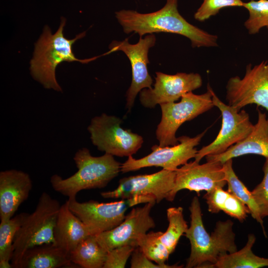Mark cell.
<instances>
[{
    "mask_svg": "<svg viewBox=\"0 0 268 268\" xmlns=\"http://www.w3.org/2000/svg\"><path fill=\"white\" fill-rule=\"evenodd\" d=\"M116 17L126 34L134 32L142 37L146 34L167 32L188 38L194 48L218 45L216 35L190 24L180 14L178 0H166L162 8L153 12L123 9L116 12Z\"/></svg>",
    "mask_w": 268,
    "mask_h": 268,
    "instance_id": "6da1fadb",
    "label": "cell"
},
{
    "mask_svg": "<svg viewBox=\"0 0 268 268\" xmlns=\"http://www.w3.org/2000/svg\"><path fill=\"white\" fill-rule=\"evenodd\" d=\"M189 210L190 226L184 234L190 241L191 253L186 268H212L220 257L237 250L231 220L218 221L209 234L203 225L198 197L193 198Z\"/></svg>",
    "mask_w": 268,
    "mask_h": 268,
    "instance_id": "7a4b0ae2",
    "label": "cell"
},
{
    "mask_svg": "<svg viewBox=\"0 0 268 268\" xmlns=\"http://www.w3.org/2000/svg\"><path fill=\"white\" fill-rule=\"evenodd\" d=\"M73 160L77 168L75 173L66 179L58 174L50 178L53 189L68 199L75 198L82 190L106 187L121 171V164L114 156L105 153L93 156L85 147L76 151Z\"/></svg>",
    "mask_w": 268,
    "mask_h": 268,
    "instance_id": "3957f363",
    "label": "cell"
},
{
    "mask_svg": "<svg viewBox=\"0 0 268 268\" xmlns=\"http://www.w3.org/2000/svg\"><path fill=\"white\" fill-rule=\"evenodd\" d=\"M66 19L62 18L57 32L52 34L48 26H45L43 32L36 42L33 57L30 62L31 74L36 80L47 89L62 91V89L56 78V68L63 62H79L87 63L96 58L79 60L74 55L72 50L73 44L83 37L85 32L77 35L72 40L66 39L63 34Z\"/></svg>",
    "mask_w": 268,
    "mask_h": 268,
    "instance_id": "277c9868",
    "label": "cell"
},
{
    "mask_svg": "<svg viewBox=\"0 0 268 268\" xmlns=\"http://www.w3.org/2000/svg\"><path fill=\"white\" fill-rule=\"evenodd\" d=\"M61 205L49 194L41 195L35 210L27 213L17 232L13 244L11 263L16 268L29 249L55 243L54 230Z\"/></svg>",
    "mask_w": 268,
    "mask_h": 268,
    "instance_id": "5b68a950",
    "label": "cell"
},
{
    "mask_svg": "<svg viewBox=\"0 0 268 268\" xmlns=\"http://www.w3.org/2000/svg\"><path fill=\"white\" fill-rule=\"evenodd\" d=\"M210 89L208 85L207 91L203 94L197 95L190 92L182 96L179 102L160 105L161 119L156 131L160 146L178 144L176 133L179 128L185 122L194 119L214 106Z\"/></svg>",
    "mask_w": 268,
    "mask_h": 268,
    "instance_id": "8992f818",
    "label": "cell"
},
{
    "mask_svg": "<svg viewBox=\"0 0 268 268\" xmlns=\"http://www.w3.org/2000/svg\"><path fill=\"white\" fill-rule=\"evenodd\" d=\"M155 201L150 195L135 196L108 203L94 201L78 202L75 198L67 200L69 208L96 235L110 230L119 225L126 217L129 208L140 203Z\"/></svg>",
    "mask_w": 268,
    "mask_h": 268,
    "instance_id": "52a82bcc",
    "label": "cell"
},
{
    "mask_svg": "<svg viewBox=\"0 0 268 268\" xmlns=\"http://www.w3.org/2000/svg\"><path fill=\"white\" fill-rule=\"evenodd\" d=\"M121 119L103 113L93 118L87 130L92 144L105 153L119 157L132 156L141 148L142 137L122 128Z\"/></svg>",
    "mask_w": 268,
    "mask_h": 268,
    "instance_id": "ba28073f",
    "label": "cell"
},
{
    "mask_svg": "<svg viewBox=\"0 0 268 268\" xmlns=\"http://www.w3.org/2000/svg\"><path fill=\"white\" fill-rule=\"evenodd\" d=\"M210 90L213 105L219 109L221 113V127L212 142L198 150L195 160L198 162L207 155L224 152L246 138L254 126L245 111H239L234 107L225 104L216 96L211 88Z\"/></svg>",
    "mask_w": 268,
    "mask_h": 268,
    "instance_id": "9c48e42d",
    "label": "cell"
},
{
    "mask_svg": "<svg viewBox=\"0 0 268 268\" xmlns=\"http://www.w3.org/2000/svg\"><path fill=\"white\" fill-rule=\"evenodd\" d=\"M226 89L229 105L240 111L255 104L268 112V61H262L253 67L247 65L244 76L230 78Z\"/></svg>",
    "mask_w": 268,
    "mask_h": 268,
    "instance_id": "30bf717a",
    "label": "cell"
},
{
    "mask_svg": "<svg viewBox=\"0 0 268 268\" xmlns=\"http://www.w3.org/2000/svg\"><path fill=\"white\" fill-rule=\"evenodd\" d=\"M204 131L197 136L191 137L181 136L177 137L179 143L173 146H160L153 145L152 152L146 156L136 159L132 156L121 164V171L126 173L134 171L147 167H160L163 169L176 171L180 165L195 158L198 152L196 146L204 135Z\"/></svg>",
    "mask_w": 268,
    "mask_h": 268,
    "instance_id": "8fae6325",
    "label": "cell"
},
{
    "mask_svg": "<svg viewBox=\"0 0 268 268\" xmlns=\"http://www.w3.org/2000/svg\"><path fill=\"white\" fill-rule=\"evenodd\" d=\"M156 42L154 35L140 37L135 44L129 42L128 38L122 41H114L109 45V51L104 55L116 51H122L130 60L132 71L131 84L126 93V107L131 110L137 94L144 88H151L152 79L149 75L147 65L149 63L148 53Z\"/></svg>",
    "mask_w": 268,
    "mask_h": 268,
    "instance_id": "7c38bea8",
    "label": "cell"
},
{
    "mask_svg": "<svg viewBox=\"0 0 268 268\" xmlns=\"http://www.w3.org/2000/svg\"><path fill=\"white\" fill-rule=\"evenodd\" d=\"M175 171L162 169L160 171L145 175L125 177L120 180L118 187L101 193L106 199H126L135 196L150 195L157 203L166 199L175 185Z\"/></svg>",
    "mask_w": 268,
    "mask_h": 268,
    "instance_id": "4fadbf2b",
    "label": "cell"
},
{
    "mask_svg": "<svg viewBox=\"0 0 268 268\" xmlns=\"http://www.w3.org/2000/svg\"><path fill=\"white\" fill-rule=\"evenodd\" d=\"M155 79L153 88H144L139 92V100L144 107L153 108L157 104L174 102L202 84L201 76L195 73L171 75L156 72Z\"/></svg>",
    "mask_w": 268,
    "mask_h": 268,
    "instance_id": "5bb4252c",
    "label": "cell"
},
{
    "mask_svg": "<svg viewBox=\"0 0 268 268\" xmlns=\"http://www.w3.org/2000/svg\"><path fill=\"white\" fill-rule=\"evenodd\" d=\"M175 185L166 200L172 201L177 193L183 189L206 192L218 188H223L226 184L222 164L216 161H207L200 164L194 160L186 163L176 171Z\"/></svg>",
    "mask_w": 268,
    "mask_h": 268,
    "instance_id": "9a60e30c",
    "label": "cell"
},
{
    "mask_svg": "<svg viewBox=\"0 0 268 268\" xmlns=\"http://www.w3.org/2000/svg\"><path fill=\"white\" fill-rule=\"evenodd\" d=\"M155 202V201H151L143 206L133 208L117 226L96 235L99 244L107 252L127 245L137 247L138 237L155 227L150 211Z\"/></svg>",
    "mask_w": 268,
    "mask_h": 268,
    "instance_id": "2e32d148",
    "label": "cell"
},
{
    "mask_svg": "<svg viewBox=\"0 0 268 268\" xmlns=\"http://www.w3.org/2000/svg\"><path fill=\"white\" fill-rule=\"evenodd\" d=\"M29 174L15 169L0 172V220L12 217L19 206L25 201L32 189Z\"/></svg>",
    "mask_w": 268,
    "mask_h": 268,
    "instance_id": "e0dca14e",
    "label": "cell"
},
{
    "mask_svg": "<svg viewBox=\"0 0 268 268\" xmlns=\"http://www.w3.org/2000/svg\"><path fill=\"white\" fill-rule=\"evenodd\" d=\"M258 120L251 132L244 139L229 148L224 152L205 156L207 161L227 160L247 154H256L268 158V118L258 109Z\"/></svg>",
    "mask_w": 268,
    "mask_h": 268,
    "instance_id": "ac0fdd59",
    "label": "cell"
},
{
    "mask_svg": "<svg viewBox=\"0 0 268 268\" xmlns=\"http://www.w3.org/2000/svg\"><path fill=\"white\" fill-rule=\"evenodd\" d=\"M91 235L87 226L70 210L67 200L59 210L53 245L69 256L82 241Z\"/></svg>",
    "mask_w": 268,
    "mask_h": 268,
    "instance_id": "d6986e66",
    "label": "cell"
},
{
    "mask_svg": "<svg viewBox=\"0 0 268 268\" xmlns=\"http://www.w3.org/2000/svg\"><path fill=\"white\" fill-rule=\"evenodd\" d=\"M75 266L71 262L68 255L51 244L28 250L16 268H59Z\"/></svg>",
    "mask_w": 268,
    "mask_h": 268,
    "instance_id": "ffe728a7",
    "label": "cell"
},
{
    "mask_svg": "<svg viewBox=\"0 0 268 268\" xmlns=\"http://www.w3.org/2000/svg\"><path fill=\"white\" fill-rule=\"evenodd\" d=\"M208 205V211L216 213L223 211L225 213L242 222L250 213L248 207L239 199L223 188L218 187L206 192L203 197Z\"/></svg>",
    "mask_w": 268,
    "mask_h": 268,
    "instance_id": "44dd1931",
    "label": "cell"
},
{
    "mask_svg": "<svg viewBox=\"0 0 268 268\" xmlns=\"http://www.w3.org/2000/svg\"><path fill=\"white\" fill-rule=\"evenodd\" d=\"M107 253L95 235H91L76 247L69 258L72 264L82 268H103Z\"/></svg>",
    "mask_w": 268,
    "mask_h": 268,
    "instance_id": "7402d4cb",
    "label": "cell"
},
{
    "mask_svg": "<svg viewBox=\"0 0 268 268\" xmlns=\"http://www.w3.org/2000/svg\"><path fill=\"white\" fill-rule=\"evenodd\" d=\"M256 241L254 234H249L247 242L240 250L220 257L212 268H259L268 266V259L254 254L252 248Z\"/></svg>",
    "mask_w": 268,
    "mask_h": 268,
    "instance_id": "603a6c76",
    "label": "cell"
},
{
    "mask_svg": "<svg viewBox=\"0 0 268 268\" xmlns=\"http://www.w3.org/2000/svg\"><path fill=\"white\" fill-rule=\"evenodd\" d=\"M222 169L225 174V179L228 184V191L241 201L249 208L250 213L253 218L260 223L263 227V220L262 218L259 207L254 197L247 187L236 176L232 167V159L227 160L222 164Z\"/></svg>",
    "mask_w": 268,
    "mask_h": 268,
    "instance_id": "cb8c5ba5",
    "label": "cell"
},
{
    "mask_svg": "<svg viewBox=\"0 0 268 268\" xmlns=\"http://www.w3.org/2000/svg\"><path fill=\"white\" fill-rule=\"evenodd\" d=\"M162 234L163 232L158 231L141 234L136 240L137 246L148 259L164 268H182L178 265L170 266L165 264L171 253L161 241L160 236Z\"/></svg>",
    "mask_w": 268,
    "mask_h": 268,
    "instance_id": "d4e9b609",
    "label": "cell"
},
{
    "mask_svg": "<svg viewBox=\"0 0 268 268\" xmlns=\"http://www.w3.org/2000/svg\"><path fill=\"white\" fill-rule=\"evenodd\" d=\"M168 228L160 236V239L169 252L173 253L179 240L188 228L183 215V208L181 207H170L167 210Z\"/></svg>",
    "mask_w": 268,
    "mask_h": 268,
    "instance_id": "484cf974",
    "label": "cell"
},
{
    "mask_svg": "<svg viewBox=\"0 0 268 268\" xmlns=\"http://www.w3.org/2000/svg\"><path fill=\"white\" fill-rule=\"evenodd\" d=\"M27 213H21L0 223V261H10L15 235L21 226Z\"/></svg>",
    "mask_w": 268,
    "mask_h": 268,
    "instance_id": "4316f807",
    "label": "cell"
},
{
    "mask_svg": "<svg viewBox=\"0 0 268 268\" xmlns=\"http://www.w3.org/2000/svg\"><path fill=\"white\" fill-rule=\"evenodd\" d=\"M243 6L249 12L244 26L250 34H256L263 27H268V0L243 2Z\"/></svg>",
    "mask_w": 268,
    "mask_h": 268,
    "instance_id": "83f0119b",
    "label": "cell"
},
{
    "mask_svg": "<svg viewBox=\"0 0 268 268\" xmlns=\"http://www.w3.org/2000/svg\"><path fill=\"white\" fill-rule=\"evenodd\" d=\"M241 0H203L202 4L194 14L195 19L204 21L216 15L224 7L243 6Z\"/></svg>",
    "mask_w": 268,
    "mask_h": 268,
    "instance_id": "f1b7e54d",
    "label": "cell"
},
{
    "mask_svg": "<svg viewBox=\"0 0 268 268\" xmlns=\"http://www.w3.org/2000/svg\"><path fill=\"white\" fill-rule=\"evenodd\" d=\"M263 170L264 176L262 182L251 191L262 219L268 216V158H266Z\"/></svg>",
    "mask_w": 268,
    "mask_h": 268,
    "instance_id": "f546056e",
    "label": "cell"
},
{
    "mask_svg": "<svg viewBox=\"0 0 268 268\" xmlns=\"http://www.w3.org/2000/svg\"><path fill=\"white\" fill-rule=\"evenodd\" d=\"M135 247L127 245L108 252L103 268H124Z\"/></svg>",
    "mask_w": 268,
    "mask_h": 268,
    "instance_id": "4dcf8cb0",
    "label": "cell"
},
{
    "mask_svg": "<svg viewBox=\"0 0 268 268\" xmlns=\"http://www.w3.org/2000/svg\"><path fill=\"white\" fill-rule=\"evenodd\" d=\"M132 268H164L157 264H155L151 262L137 247H136L132 254L131 261Z\"/></svg>",
    "mask_w": 268,
    "mask_h": 268,
    "instance_id": "1f68e13d",
    "label": "cell"
},
{
    "mask_svg": "<svg viewBox=\"0 0 268 268\" xmlns=\"http://www.w3.org/2000/svg\"><path fill=\"white\" fill-rule=\"evenodd\" d=\"M10 261H0V268H11L12 264Z\"/></svg>",
    "mask_w": 268,
    "mask_h": 268,
    "instance_id": "d6a6232c",
    "label": "cell"
},
{
    "mask_svg": "<svg viewBox=\"0 0 268 268\" xmlns=\"http://www.w3.org/2000/svg\"></svg>",
    "mask_w": 268,
    "mask_h": 268,
    "instance_id": "836d02e7",
    "label": "cell"
}]
</instances>
